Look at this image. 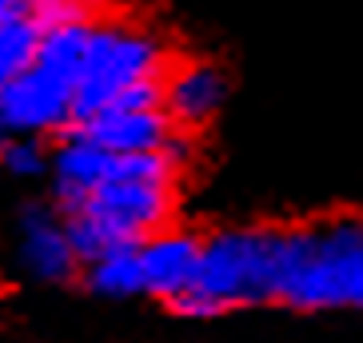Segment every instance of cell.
<instances>
[{
	"mask_svg": "<svg viewBox=\"0 0 363 343\" xmlns=\"http://www.w3.org/2000/svg\"><path fill=\"white\" fill-rule=\"evenodd\" d=\"M21 236H24L21 256L36 279H44V283H68L80 271V259L72 252L65 215L56 212V208L28 204L21 215Z\"/></svg>",
	"mask_w": 363,
	"mask_h": 343,
	"instance_id": "obj_8",
	"label": "cell"
},
{
	"mask_svg": "<svg viewBox=\"0 0 363 343\" xmlns=\"http://www.w3.org/2000/svg\"><path fill=\"white\" fill-rule=\"evenodd\" d=\"M279 303L299 311L363 308V215L284 227Z\"/></svg>",
	"mask_w": 363,
	"mask_h": 343,
	"instance_id": "obj_1",
	"label": "cell"
},
{
	"mask_svg": "<svg viewBox=\"0 0 363 343\" xmlns=\"http://www.w3.org/2000/svg\"><path fill=\"white\" fill-rule=\"evenodd\" d=\"M36 0H0V21H16V16H33Z\"/></svg>",
	"mask_w": 363,
	"mask_h": 343,
	"instance_id": "obj_15",
	"label": "cell"
},
{
	"mask_svg": "<svg viewBox=\"0 0 363 343\" xmlns=\"http://www.w3.org/2000/svg\"><path fill=\"white\" fill-rule=\"evenodd\" d=\"M203 259V240L196 232H160L140 244V264H144V291L152 300H180L184 291L196 288Z\"/></svg>",
	"mask_w": 363,
	"mask_h": 343,
	"instance_id": "obj_6",
	"label": "cell"
},
{
	"mask_svg": "<svg viewBox=\"0 0 363 343\" xmlns=\"http://www.w3.org/2000/svg\"><path fill=\"white\" fill-rule=\"evenodd\" d=\"M176 315H184V320H216V315H228L224 303H216L212 296H203V291H184L180 300H172L168 303Z\"/></svg>",
	"mask_w": 363,
	"mask_h": 343,
	"instance_id": "obj_14",
	"label": "cell"
},
{
	"mask_svg": "<svg viewBox=\"0 0 363 343\" xmlns=\"http://www.w3.org/2000/svg\"><path fill=\"white\" fill-rule=\"evenodd\" d=\"M168 72V56H164L160 40L144 28L132 24H100L92 33V48H88L84 72L76 84V104H72V124L100 116L124 88L148 80V76ZM68 124V128H72Z\"/></svg>",
	"mask_w": 363,
	"mask_h": 343,
	"instance_id": "obj_3",
	"label": "cell"
},
{
	"mask_svg": "<svg viewBox=\"0 0 363 343\" xmlns=\"http://www.w3.org/2000/svg\"><path fill=\"white\" fill-rule=\"evenodd\" d=\"M92 33H96V21H76V24L44 28L36 64L48 68V72H56V76H65V80H72V84H80L88 48H92Z\"/></svg>",
	"mask_w": 363,
	"mask_h": 343,
	"instance_id": "obj_10",
	"label": "cell"
},
{
	"mask_svg": "<svg viewBox=\"0 0 363 343\" xmlns=\"http://www.w3.org/2000/svg\"><path fill=\"white\" fill-rule=\"evenodd\" d=\"M72 104H76L72 80L33 64L0 92V140L65 132L72 124Z\"/></svg>",
	"mask_w": 363,
	"mask_h": 343,
	"instance_id": "obj_5",
	"label": "cell"
},
{
	"mask_svg": "<svg viewBox=\"0 0 363 343\" xmlns=\"http://www.w3.org/2000/svg\"><path fill=\"white\" fill-rule=\"evenodd\" d=\"M36 52H40V24L33 16L0 21V92L36 64Z\"/></svg>",
	"mask_w": 363,
	"mask_h": 343,
	"instance_id": "obj_12",
	"label": "cell"
},
{
	"mask_svg": "<svg viewBox=\"0 0 363 343\" xmlns=\"http://www.w3.org/2000/svg\"><path fill=\"white\" fill-rule=\"evenodd\" d=\"M172 132H176V124L168 112H100L84 124L65 128L60 136H80L104 152L132 156V152H164Z\"/></svg>",
	"mask_w": 363,
	"mask_h": 343,
	"instance_id": "obj_9",
	"label": "cell"
},
{
	"mask_svg": "<svg viewBox=\"0 0 363 343\" xmlns=\"http://www.w3.org/2000/svg\"><path fill=\"white\" fill-rule=\"evenodd\" d=\"M84 215H92L112 244H144L168 232L172 220V184L144 180H108L88 196Z\"/></svg>",
	"mask_w": 363,
	"mask_h": 343,
	"instance_id": "obj_4",
	"label": "cell"
},
{
	"mask_svg": "<svg viewBox=\"0 0 363 343\" xmlns=\"http://www.w3.org/2000/svg\"><path fill=\"white\" fill-rule=\"evenodd\" d=\"M80 4H88V0H80Z\"/></svg>",
	"mask_w": 363,
	"mask_h": 343,
	"instance_id": "obj_16",
	"label": "cell"
},
{
	"mask_svg": "<svg viewBox=\"0 0 363 343\" xmlns=\"http://www.w3.org/2000/svg\"><path fill=\"white\" fill-rule=\"evenodd\" d=\"M84 283L96 296H112V300H128L136 291H144V264H140V244L112 247L108 256L84 268Z\"/></svg>",
	"mask_w": 363,
	"mask_h": 343,
	"instance_id": "obj_11",
	"label": "cell"
},
{
	"mask_svg": "<svg viewBox=\"0 0 363 343\" xmlns=\"http://www.w3.org/2000/svg\"><path fill=\"white\" fill-rule=\"evenodd\" d=\"M228 96V76L208 60H184L172 64L164 76V112L180 132L203 128L220 112Z\"/></svg>",
	"mask_w": 363,
	"mask_h": 343,
	"instance_id": "obj_7",
	"label": "cell"
},
{
	"mask_svg": "<svg viewBox=\"0 0 363 343\" xmlns=\"http://www.w3.org/2000/svg\"><path fill=\"white\" fill-rule=\"evenodd\" d=\"M284 227H224L203 236L196 291L232 308L279 303Z\"/></svg>",
	"mask_w": 363,
	"mask_h": 343,
	"instance_id": "obj_2",
	"label": "cell"
},
{
	"mask_svg": "<svg viewBox=\"0 0 363 343\" xmlns=\"http://www.w3.org/2000/svg\"><path fill=\"white\" fill-rule=\"evenodd\" d=\"M0 164L9 172H16V176H36L44 168V152L28 136H9L0 140Z\"/></svg>",
	"mask_w": 363,
	"mask_h": 343,
	"instance_id": "obj_13",
	"label": "cell"
}]
</instances>
